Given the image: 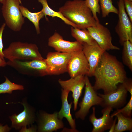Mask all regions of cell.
Instances as JSON below:
<instances>
[{"mask_svg":"<svg viewBox=\"0 0 132 132\" xmlns=\"http://www.w3.org/2000/svg\"><path fill=\"white\" fill-rule=\"evenodd\" d=\"M48 45L57 52L69 54L82 49V44L80 43L77 41L70 42L65 40L56 32L49 38Z\"/></svg>","mask_w":132,"mask_h":132,"instance_id":"4fadbf2b","label":"cell"},{"mask_svg":"<svg viewBox=\"0 0 132 132\" xmlns=\"http://www.w3.org/2000/svg\"><path fill=\"white\" fill-rule=\"evenodd\" d=\"M59 11L80 29H87L94 26L97 22L85 0L67 1L59 8Z\"/></svg>","mask_w":132,"mask_h":132,"instance_id":"7a4b0ae2","label":"cell"},{"mask_svg":"<svg viewBox=\"0 0 132 132\" xmlns=\"http://www.w3.org/2000/svg\"><path fill=\"white\" fill-rule=\"evenodd\" d=\"M85 87L84 97L80 103L79 110L75 114L77 119L84 120L88 114L90 109L93 106L100 105L101 98L97 94L89 80L88 76H85Z\"/></svg>","mask_w":132,"mask_h":132,"instance_id":"8992f818","label":"cell"},{"mask_svg":"<svg viewBox=\"0 0 132 132\" xmlns=\"http://www.w3.org/2000/svg\"><path fill=\"white\" fill-rule=\"evenodd\" d=\"M42 5L43 8L41 10L44 14V17L47 19V16L53 18L57 17L61 19L66 24L71 26L72 27L77 28L76 26L69 21L59 11H56L51 9L49 6L47 0H37Z\"/></svg>","mask_w":132,"mask_h":132,"instance_id":"44dd1931","label":"cell"},{"mask_svg":"<svg viewBox=\"0 0 132 132\" xmlns=\"http://www.w3.org/2000/svg\"><path fill=\"white\" fill-rule=\"evenodd\" d=\"M124 1L126 13L132 22V1L129 0H124Z\"/></svg>","mask_w":132,"mask_h":132,"instance_id":"83f0119b","label":"cell"},{"mask_svg":"<svg viewBox=\"0 0 132 132\" xmlns=\"http://www.w3.org/2000/svg\"><path fill=\"white\" fill-rule=\"evenodd\" d=\"M7 64L23 74L40 76L48 75L47 67L45 59L43 60H8Z\"/></svg>","mask_w":132,"mask_h":132,"instance_id":"5b68a950","label":"cell"},{"mask_svg":"<svg viewBox=\"0 0 132 132\" xmlns=\"http://www.w3.org/2000/svg\"><path fill=\"white\" fill-rule=\"evenodd\" d=\"M10 130L11 128L7 125L3 126L1 124H0V132H8Z\"/></svg>","mask_w":132,"mask_h":132,"instance_id":"1f68e13d","label":"cell"},{"mask_svg":"<svg viewBox=\"0 0 132 132\" xmlns=\"http://www.w3.org/2000/svg\"><path fill=\"white\" fill-rule=\"evenodd\" d=\"M71 34L76 41L82 44L85 43L92 44L96 42L89 34L87 29H80L72 27Z\"/></svg>","mask_w":132,"mask_h":132,"instance_id":"ffe728a7","label":"cell"},{"mask_svg":"<svg viewBox=\"0 0 132 132\" xmlns=\"http://www.w3.org/2000/svg\"><path fill=\"white\" fill-rule=\"evenodd\" d=\"M99 1L102 17H106L110 13L118 14V10L113 5L112 0H99Z\"/></svg>","mask_w":132,"mask_h":132,"instance_id":"d4e9b609","label":"cell"},{"mask_svg":"<svg viewBox=\"0 0 132 132\" xmlns=\"http://www.w3.org/2000/svg\"><path fill=\"white\" fill-rule=\"evenodd\" d=\"M36 127H32L27 128L26 126H24L20 130V132H36Z\"/></svg>","mask_w":132,"mask_h":132,"instance_id":"4dcf8cb0","label":"cell"},{"mask_svg":"<svg viewBox=\"0 0 132 132\" xmlns=\"http://www.w3.org/2000/svg\"><path fill=\"white\" fill-rule=\"evenodd\" d=\"M117 120V117L115 116L114 119L109 129V132H114Z\"/></svg>","mask_w":132,"mask_h":132,"instance_id":"d6a6232c","label":"cell"},{"mask_svg":"<svg viewBox=\"0 0 132 132\" xmlns=\"http://www.w3.org/2000/svg\"><path fill=\"white\" fill-rule=\"evenodd\" d=\"M99 0H86L85 3L86 6L91 11L93 17L97 22L99 21L97 15V13H100V6Z\"/></svg>","mask_w":132,"mask_h":132,"instance_id":"484cf974","label":"cell"},{"mask_svg":"<svg viewBox=\"0 0 132 132\" xmlns=\"http://www.w3.org/2000/svg\"><path fill=\"white\" fill-rule=\"evenodd\" d=\"M20 8L23 16L24 17L27 18L33 23L35 27L37 33L39 34L40 32L39 21L44 17L43 12L41 10L37 12H32L27 8L22 5H20Z\"/></svg>","mask_w":132,"mask_h":132,"instance_id":"d6986e66","label":"cell"},{"mask_svg":"<svg viewBox=\"0 0 132 132\" xmlns=\"http://www.w3.org/2000/svg\"><path fill=\"white\" fill-rule=\"evenodd\" d=\"M70 91L65 89L61 90V99L62 105L61 109L58 113V118L62 120L63 118H66L72 130L74 132H77L76 129L75 120L73 119L71 113V109L72 102L70 104L68 101V97Z\"/></svg>","mask_w":132,"mask_h":132,"instance_id":"ac0fdd59","label":"cell"},{"mask_svg":"<svg viewBox=\"0 0 132 132\" xmlns=\"http://www.w3.org/2000/svg\"><path fill=\"white\" fill-rule=\"evenodd\" d=\"M64 126L62 120L58 117L57 112L52 114L44 113L41 115L38 131L40 132H53L63 128Z\"/></svg>","mask_w":132,"mask_h":132,"instance_id":"2e32d148","label":"cell"},{"mask_svg":"<svg viewBox=\"0 0 132 132\" xmlns=\"http://www.w3.org/2000/svg\"><path fill=\"white\" fill-rule=\"evenodd\" d=\"M21 0H5L2 4V12L6 25L12 30H21L25 22L20 9Z\"/></svg>","mask_w":132,"mask_h":132,"instance_id":"277c9868","label":"cell"},{"mask_svg":"<svg viewBox=\"0 0 132 132\" xmlns=\"http://www.w3.org/2000/svg\"><path fill=\"white\" fill-rule=\"evenodd\" d=\"M58 82L62 89L72 92L74 109L76 110L77 108L79 99L85 85V76L78 75L73 77H71L70 79L66 80L59 79Z\"/></svg>","mask_w":132,"mask_h":132,"instance_id":"7c38bea8","label":"cell"},{"mask_svg":"<svg viewBox=\"0 0 132 132\" xmlns=\"http://www.w3.org/2000/svg\"><path fill=\"white\" fill-rule=\"evenodd\" d=\"M22 104L24 107L23 111L18 114H14L10 117L12 127L17 129L26 126L34 121V116L32 111L26 104L23 103Z\"/></svg>","mask_w":132,"mask_h":132,"instance_id":"e0dca14e","label":"cell"},{"mask_svg":"<svg viewBox=\"0 0 132 132\" xmlns=\"http://www.w3.org/2000/svg\"><path fill=\"white\" fill-rule=\"evenodd\" d=\"M128 92L132 95V80L131 78H127L123 83Z\"/></svg>","mask_w":132,"mask_h":132,"instance_id":"f546056e","label":"cell"},{"mask_svg":"<svg viewBox=\"0 0 132 132\" xmlns=\"http://www.w3.org/2000/svg\"><path fill=\"white\" fill-rule=\"evenodd\" d=\"M87 29L93 38L104 50H120L119 47L113 44L110 30L99 22H97L95 26Z\"/></svg>","mask_w":132,"mask_h":132,"instance_id":"30bf717a","label":"cell"},{"mask_svg":"<svg viewBox=\"0 0 132 132\" xmlns=\"http://www.w3.org/2000/svg\"><path fill=\"white\" fill-rule=\"evenodd\" d=\"M122 59L124 64L132 71V42L129 40L123 44Z\"/></svg>","mask_w":132,"mask_h":132,"instance_id":"603a6c76","label":"cell"},{"mask_svg":"<svg viewBox=\"0 0 132 132\" xmlns=\"http://www.w3.org/2000/svg\"><path fill=\"white\" fill-rule=\"evenodd\" d=\"M6 25L5 23H4L0 28V56L3 58H4V57L3 52V46L2 40V36Z\"/></svg>","mask_w":132,"mask_h":132,"instance_id":"f1b7e54d","label":"cell"},{"mask_svg":"<svg viewBox=\"0 0 132 132\" xmlns=\"http://www.w3.org/2000/svg\"><path fill=\"white\" fill-rule=\"evenodd\" d=\"M5 80L3 83L0 84V94L5 93H11L14 90H23V86L15 84L11 82L6 77Z\"/></svg>","mask_w":132,"mask_h":132,"instance_id":"cb8c5ba5","label":"cell"},{"mask_svg":"<svg viewBox=\"0 0 132 132\" xmlns=\"http://www.w3.org/2000/svg\"><path fill=\"white\" fill-rule=\"evenodd\" d=\"M5 0H0V2L2 4Z\"/></svg>","mask_w":132,"mask_h":132,"instance_id":"e575fe53","label":"cell"},{"mask_svg":"<svg viewBox=\"0 0 132 132\" xmlns=\"http://www.w3.org/2000/svg\"><path fill=\"white\" fill-rule=\"evenodd\" d=\"M132 112V95H131L129 100L125 106L122 108L117 109L111 116L113 117L117 114L120 113L126 117H131Z\"/></svg>","mask_w":132,"mask_h":132,"instance_id":"4316f807","label":"cell"},{"mask_svg":"<svg viewBox=\"0 0 132 132\" xmlns=\"http://www.w3.org/2000/svg\"><path fill=\"white\" fill-rule=\"evenodd\" d=\"M118 122L116 124L114 132L132 131V119L125 116L120 113L116 114Z\"/></svg>","mask_w":132,"mask_h":132,"instance_id":"7402d4cb","label":"cell"},{"mask_svg":"<svg viewBox=\"0 0 132 132\" xmlns=\"http://www.w3.org/2000/svg\"><path fill=\"white\" fill-rule=\"evenodd\" d=\"M67 67L71 77L79 75L88 76L89 70L88 62L82 50L71 53Z\"/></svg>","mask_w":132,"mask_h":132,"instance_id":"8fae6325","label":"cell"},{"mask_svg":"<svg viewBox=\"0 0 132 132\" xmlns=\"http://www.w3.org/2000/svg\"><path fill=\"white\" fill-rule=\"evenodd\" d=\"M71 54L58 52L48 53L45 59L48 75H58L67 72Z\"/></svg>","mask_w":132,"mask_h":132,"instance_id":"ba28073f","label":"cell"},{"mask_svg":"<svg viewBox=\"0 0 132 132\" xmlns=\"http://www.w3.org/2000/svg\"><path fill=\"white\" fill-rule=\"evenodd\" d=\"M128 91L123 83L118 85L116 89L108 94L98 95L102 98L100 105L103 108L110 107L119 109L124 106L126 102Z\"/></svg>","mask_w":132,"mask_h":132,"instance_id":"9c48e42d","label":"cell"},{"mask_svg":"<svg viewBox=\"0 0 132 132\" xmlns=\"http://www.w3.org/2000/svg\"><path fill=\"white\" fill-rule=\"evenodd\" d=\"M130 0V1H132V0Z\"/></svg>","mask_w":132,"mask_h":132,"instance_id":"d590c367","label":"cell"},{"mask_svg":"<svg viewBox=\"0 0 132 132\" xmlns=\"http://www.w3.org/2000/svg\"><path fill=\"white\" fill-rule=\"evenodd\" d=\"M4 58L9 61L44 60L37 45L21 42H12L3 50Z\"/></svg>","mask_w":132,"mask_h":132,"instance_id":"3957f363","label":"cell"},{"mask_svg":"<svg viewBox=\"0 0 132 132\" xmlns=\"http://www.w3.org/2000/svg\"><path fill=\"white\" fill-rule=\"evenodd\" d=\"M112 110L110 107L104 108L101 111L102 116L97 118L95 115V108L92 107V112L89 119L93 126L92 132H103L110 129L114 120L110 115Z\"/></svg>","mask_w":132,"mask_h":132,"instance_id":"5bb4252c","label":"cell"},{"mask_svg":"<svg viewBox=\"0 0 132 132\" xmlns=\"http://www.w3.org/2000/svg\"><path fill=\"white\" fill-rule=\"evenodd\" d=\"M7 65V62L5 61L4 58H2L0 56V68L1 67H4Z\"/></svg>","mask_w":132,"mask_h":132,"instance_id":"836d02e7","label":"cell"},{"mask_svg":"<svg viewBox=\"0 0 132 132\" xmlns=\"http://www.w3.org/2000/svg\"><path fill=\"white\" fill-rule=\"evenodd\" d=\"M119 19L115 29L119 38V42L122 45L127 40L132 42V24L125 11L124 0H119Z\"/></svg>","mask_w":132,"mask_h":132,"instance_id":"52a82bcc","label":"cell"},{"mask_svg":"<svg viewBox=\"0 0 132 132\" xmlns=\"http://www.w3.org/2000/svg\"><path fill=\"white\" fill-rule=\"evenodd\" d=\"M93 76L95 79L94 89L96 91L101 89L104 94L115 90L119 84L127 78L122 63L106 51L102 55Z\"/></svg>","mask_w":132,"mask_h":132,"instance_id":"6da1fadb","label":"cell"},{"mask_svg":"<svg viewBox=\"0 0 132 132\" xmlns=\"http://www.w3.org/2000/svg\"><path fill=\"white\" fill-rule=\"evenodd\" d=\"M82 50L88 62L89 70L88 77L93 76L95 69L105 51L95 42L92 44H82Z\"/></svg>","mask_w":132,"mask_h":132,"instance_id":"9a60e30c","label":"cell"}]
</instances>
